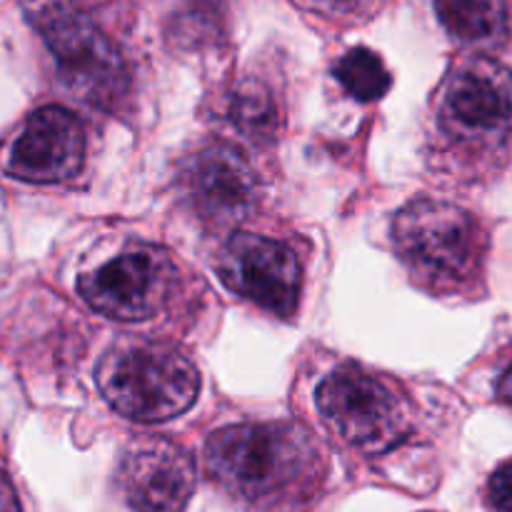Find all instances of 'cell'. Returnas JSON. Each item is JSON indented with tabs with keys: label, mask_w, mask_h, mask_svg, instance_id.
Instances as JSON below:
<instances>
[{
	"label": "cell",
	"mask_w": 512,
	"mask_h": 512,
	"mask_svg": "<svg viewBox=\"0 0 512 512\" xmlns=\"http://www.w3.org/2000/svg\"><path fill=\"white\" fill-rule=\"evenodd\" d=\"M120 485L135 512H185L195 493V465L168 440H143L123 458Z\"/></svg>",
	"instance_id": "cell-10"
},
{
	"label": "cell",
	"mask_w": 512,
	"mask_h": 512,
	"mask_svg": "<svg viewBox=\"0 0 512 512\" xmlns=\"http://www.w3.org/2000/svg\"><path fill=\"white\" fill-rule=\"evenodd\" d=\"M183 183L195 210L215 223H235L255 203V173L228 145L200 150L185 168Z\"/></svg>",
	"instance_id": "cell-11"
},
{
	"label": "cell",
	"mask_w": 512,
	"mask_h": 512,
	"mask_svg": "<svg viewBox=\"0 0 512 512\" xmlns=\"http://www.w3.org/2000/svg\"><path fill=\"white\" fill-rule=\"evenodd\" d=\"M235 123L250 135H268L275 123V110L268 95L260 88H250L235 98Z\"/></svg>",
	"instance_id": "cell-14"
},
{
	"label": "cell",
	"mask_w": 512,
	"mask_h": 512,
	"mask_svg": "<svg viewBox=\"0 0 512 512\" xmlns=\"http://www.w3.org/2000/svg\"><path fill=\"white\" fill-rule=\"evenodd\" d=\"M498 395L503 403L512 405V365L503 373V378L498 380Z\"/></svg>",
	"instance_id": "cell-17"
},
{
	"label": "cell",
	"mask_w": 512,
	"mask_h": 512,
	"mask_svg": "<svg viewBox=\"0 0 512 512\" xmlns=\"http://www.w3.org/2000/svg\"><path fill=\"white\" fill-rule=\"evenodd\" d=\"M440 25L463 45L493 48L508 38L510 0H435Z\"/></svg>",
	"instance_id": "cell-12"
},
{
	"label": "cell",
	"mask_w": 512,
	"mask_h": 512,
	"mask_svg": "<svg viewBox=\"0 0 512 512\" xmlns=\"http://www.w3.org/2000/svg\"><path fill=\"white\" fill-rule=\"evenodd\" d=\"M335 78L353 98L370 103L388 93L390 73L383 58L368 48H353L335 65Z\"/></svg>",
	"instance_id": "cell-13"
},
{
	"label": "cell",
	"mask_w": 512,
	"mask_h": 512,
	"mask_svg": "<svg viewBox=\"0 0 512 512\" xmlns=\"http://www.w3.org/2000/svg\"><path fill=\"white\" fill-rule=\"evenodd\" d=\"M438 125L460 155L503 168L512 158V70L493 58L458 65L440 93Z\"/></svg>",
	"instance_id": "cell-3"
},
{
	"label": "cell",
	"mask_w": 512,
	"mask_h": 512,
	"mask_svg": "<svg viewBox=\"0 0 512 512\" xmlns=\"http://www.w3.org/2000/svg\"><path fill=\"white\" fill-rule=\"evenodd\" d=\"M210 475L250 505L305 498L323 478V453L303 425L263 423L223 428L208 440Z\"/></svg>",
	"instance_id": "cell-1"
},
{
	"label": "cell",
	"mask_w": 512,
	"mask_h": 512,
	"mask_svg": "<svg viewBox=\"0 0 512 512\" xmlns=\"http://www.w3.org/2000/svg\"><path fill=\"white\" fill-rule=\"evenodd\" d=\"M393 238L410 275L435 293H470L483 278L488 235L458 205L413 200L395 215Z\"/></svg>",
	"instance_id": "cell-2"
},
{
	"label": "cell",
	"mask_w": 512,
	"mask_h": 512,
	"mask_svg": "<svg viewBox=\"0 0 512 512\" xmlns=\"http://www.w3.org/2000/svg\"><path fill=\"white\" fill-rule=\"evenodd\" d=\"M175 265L153 245H135L108 260L78 283L80 295L95 313L113 320L153 318L175 288Z\"/></svg>",
	"instance_id": "cell-7"
},
{
	"label": "cell",
	"mask_w": 512,
	"mask_h": 512,
	"mask_svg": "<svg viewBox=\"0 0 512 512\" xmlns=\"http://www.w3.org/2000/svg\"><path fill=\"white\" fill-rule=\"evenodd\" d=\"M0 512H20L18 493H15L13 483H10L3 465H0Z\"/></svg>",
	"instance_id": "cell-16"
},
{
	"label": "cell",
	"mask_w": 512,
	"mask_h": 512,
	"mask_svg": "<svg viewBox=\"0 0 512 512\" xmlns=\"http://www.w3.org/2000/svg\"><path fill=\"white\" fill-rule=\"evenodd\" d=\"M220 275L243 298L268 313L290 318L303 290V268L293 250L280 240L238 233L225 245L218 263Z\"/></svg>",
	"instance_id": "cell-8"
},
{
	"label": "cell",
	"mask_w": 512,
	"mask_h": 512,
	"mask_svg": "<svg viewBox=\"0 0 512 512\" xmlns=\"http://www.w3.org/2000/svg\"><path fill=\"white\" fill-rule=\"evenodd\" d=\"M488 503L495 512H512V460L500 465L488 480Z\"/></svg>",
	"instance_id": "cell-15"
},
{
	"label": "cell",
	"mask_w": 512,
	"mask_h": 512,
	"mask_svg": "<svg viewBox=\"0 0 512 512\" xmlns=\"http://www.w3.org/2000/svg\"><path fill=\"white\" fill-rule=\"evenodd\" d=\"M335 3H348V0H335Z\"/></svg>",
	"instance_id": "cell-18"
},
{
	"label": "cell",
	"mask_w": 512,
	"mask_h": 512,
	"mask_svg": "<svg viewBox=\"0 0 512 512\" xmlns=\"http://www.w3.org/2000/svg\"><path fill=\"white\" fill-rule=\"evenodd\" d=\"M320 415L335 435L368 455L393 450L410 430V403L390 380L345 365L320 383Z\"/></svg>",
	"instance_id": "cell-6"
},
{
	"label": "cell",
	"mask_w": 512,
	"mask_h": 512,
	"mask_svg": "<svg viewBox=\"0 0 512 512\" xmlns=\"http://www.w3.org/2000/svg\"><path fill=\"white\" fill-rule=\"evenodd\" d=\"M85 130L70 110L45 105L25 120L5 155V170L28 183H63L78 175Z\"/></svg>",
	"instance_id": "cell-9"
},
{
	"label": "cell",
	"mask_w": 512,
	"mask_h": 512,
	"mask_svg": "<svg viewBox=\"0 0 512 512\" xmlns=\"http://www.w3.org/2000/svg\"><path fill=\"white\" fill-rule=\"evenodd\" d=\"M98 388L110 408L138 423L178 418L195 403V365L168 345L140 343L113 350L98 368Z\"/></svg>",
	"instance_id": "cell-4"
},
{
	"label": "cell",
	"mask_w": 512,
	"mask_h": 512,
	"mask_svg": "<svg viewBox=\"0 0 512 512\" xmlns=\"http://www.w3.org/2000/svg\"><path fill=\"white\" fill-rule=\"evenodd\" d=\"M58 60L60 75L83 100L110 108L128 90V68L103 28L70 0H23Z\"/></svg>",
	"instance_id": "cell-5"
}]
</instances>
